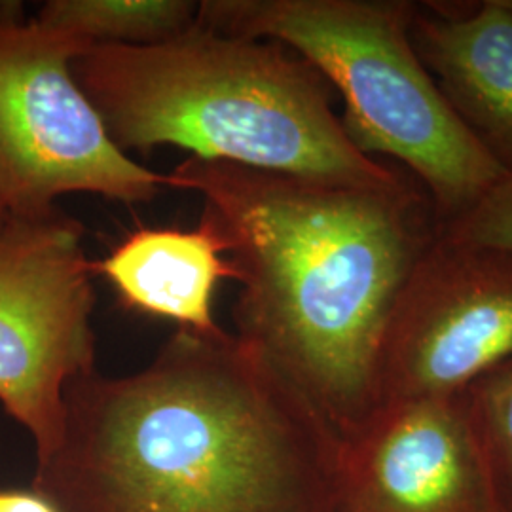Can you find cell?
Returning a JSON list of instances; mask_svg holds the SVG:
<instances>
[{
    "label": "cell",
    "mask_w": 512,
    "mask_h": 512,
    "mask_svg": "<svg viewBox=\"0 0 512 512\" xmlns=\"http://www.w3.org/2000/svg\"><path fill=\"white\" fill-rule=\"evenodd\" d=\"M338 452L236 334L177 329L143 370L67 387L33 490L61 512H338Z\"/></svg>",
    "instance_id": "obj_1"
},
{
    "label": "cell",
    "mask_w": 512,
    "mask_h": 512,
    "mask_svg": "<svg viewBox=\"0 0 512 512\" xmlns=\"http://www.w3.org/2000/svg\"><path fill=\"white\" fill-rule=\"evenodd\" d=\"M167 175L232 264L234 334L348 439L380 406L391 315L442 226L427 192L412 175L329 183L200 158Z\"/></svg>",
    "instance_id": "obj_2"
},
{
    "label": "cell",
    "mask_w": 512,
    "mask_h": 512,
    "mask_svg": "<svg viewBox=\"0 0 512 512\" xmlns=\"http://www.w3.org/2000/svg\"><path fill=\"white\" fill-rule=\"evenodd\" d=\"M73 73L126 154L177 147L190 158L329 183L385 186L408 175L355 147L323 74L272 40L196 19L156 46L92 44Z\"/></svg>",
    "instance_id": "obj_3"
},
{
    "label": "cell",
    "mask_w": 512,
    "mask_h": 512,
    "mask_svg": "<svg viewBox=\"0 0 512 512\" xmlns=\"http://www.w3.org/2000/svg\"><path fill=\"white\" fill-rule=\"evenodd\" d=\"M414 6L412 0H202L198 21L304 57L342 95L340 118L353 145L403 167L446 224L505 175L425 71L410 37Z\"/></svg>",
    "instance_id": "obj_4"
},
{
    "label": "cell",
    "mask_w": 512,
    "mask_h": 512,
    "mask_svg": "<svg viewBox=\"0 0 512 512\" xmlns=\"http://www.w3.org/2000/svg\"><path fill=\"white\" fill-rule=\"evenodd\" d=\"M90 46L0 2V202L10 215L50 211L67 194L139 205L173 190L167 173L114 145L78 86L73 63Z\"/></svg>",
    "instance_id": "obj_5"
},
{
    "label": "cell",
    "mask_w": 512,
    "mask_h": 512,
    "mask_svg": "<svg viewBox=\"0 0 512 512\" xmlns=\"http://www.w3.org/2000/svg\"><path fill=\"white\" fill-rule=\"evenodd\" d=\"M93 275L80 220L59 207L10 215L0 234V404L33 439L37 465L63 435L67 387L95 372Z\"/></svg>",
    "instance_id": "obj_6"
},
{
    "label": "cell",
    "mask_w": 512,
    "mask_h": 512,
    "mask_svg": "<svg viewBox=\"0 0 512 512\" xmlns=\"http://www.w3.org/2000/svg\"><path fill=\"white\" fill-rule=\"evenodd\" d=\"M512 359V249L440 226L408 275L385 334L380 404L465 391Z\"/></svg>",
    "instance_id": "obj_7"
},
{
    "label": "cell",
    "mask_w": 512,
    "mask_h": 512,
    "mask_svg": "<svg viewBox=\"0 0 512 512\" xmlns=\"http://www.w3.org/2000/svg\"><path fill=\"white\" fill-rule=\"evenodd\" d=\"M338 512H503L463 395L380 404L338 452Z\"/></svg>",
    "instance_id": "obj_8"
},
{
    "label": "cell",
    "mask_w": 512,
    "mask_h": 512,
    "mask_svg": "<svg viewBox=\"0 0 512 512\" xmlns=\"http://www.w3.org/2000/svg\"><path fill=\"white\" fill-rule=\"evenodd\" d=\"M410 37L459 124L512 179V0L416 2Z\"/></svg>",
    "instance_id": "obj_9"
},
{
    "label": "cell",
    "mask_w": 512,
    "mask_h": 512,
    "mask_svg": "<svg viewBox=\"0 0 512 512\" xmlns=\"http://www.w3.org/2000/svg\"><path fill=\"white\" fill-rule=\"evenodd\" d=\"M93 268L128 310L202 334L220 329L213 317V298L222 279H234L220 239L203 222L194 230L129 232L109 255L93 262Z\"/></svg>",
    "instance_id": "obj_10"
},
{
    "label": "cell",
    "mask_w": 512,
    "mask_h": 512,
    "mask_svg": "<svg viewBox=\"0 0 512 512\" xmlns=\"http://www.w3.org/2000/svg\"><path fill=\"white\" fill-rule=\"evenodd\" d=\"M40 23L88 44L156 46L181 37L196 25L192 0H48Z\"/></svg>",
    "instance_id": "obj_11"
},
{
    "label": "cell",
    "mask_w": 512,
    "mask_h": 512,
    "mask_svg": "<svg viewBox=\"0 0 512 512\" xmlns=\"http://www.w3.org/2000/svg\"><path fill=\"white\" fill-rule=\"evenodd\" d=\"M494 469L503 512H512V359L461 391Z\"/></svg>",
    "instance_id": "obj_12"
},
{
    "label": "cell",
    "mask_w": 512,
    "mask_h": 512,
    "mask_svg": "<svg viewBox=\"0 0 512 512\" xmlns=\"http://www.w3.org/2000/svg\"><path fill=\"white\" fill-rule=\"evenodd\" d=\"M442 228L459 239L512 249V179L503 177L456 220Z\"/></svg>",
    "instance_id": "obj_13"
},
{
    "label": "cell",
    "mask_w": 512,
    "mask_h": 512,
    "mask_svg": "<svg viewBox=\"0 0 512 512\" xmlns=\"http://www.w3.org/2000/svg\"><path fill=\"white\" fill-rule=\"evenodd\" d=\"M0 512H61L37 490H0Z\"/></svg>",
    "instance_id": "obj_14"
},
{
    "label": "cell",
    "mask_w": 512,
    "mask_h": 512,
    "mask_svg": "<svg viewBox=\"0 0 512 512\" xmlns=\"http://www.w3.org/2000/svg\"><path fill=\"white\" fill-rule=\"evenodd\" d=\"M8 219H10V213H8V209L4 207V203L0 202V234H2V230H4Z\"/></svg>",
    "instance_id": "obj_15"
}]
</instances>
